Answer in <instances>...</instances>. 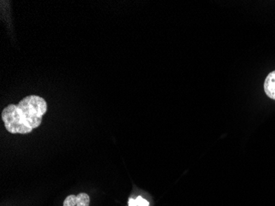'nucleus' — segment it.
I'll list each match as a JSON object with an SVG mask.
<instances>
[{"instance_id": "obj_1", "label": "nucleus", "mask_w": 275, "mask_h": 206, "mask_svg": "<svg viewBox=\"0 0 275 206\" xmlns=\"http://www.w3.org/2000/svg\"><path fill=\"white\" fill-rule=\"evenodd\" d=\"M47 111L44 98L36 95L24 97L19 104L8 105L2 112V120L6 130L11 134L31 133L42 124Z\"/></svg>"}, {"instance_id": "obj_2", "label": "nucleus", "mask_w": 275, "mask_h": 206, "mask_svg": "<svg viewBox=\"0 0 275 206\" xmlns=\"http://www.w3.org/2000/svg\"><path fill=\"white\" fill-rule=\"evenodd\" d=\"M264 89L268 97L275 101V70L269 73L265 78Z\"/></svg>"}, {"instance_id": "obj_3", "label": "nucleus", "mask_w": 275, "mask_h": 206, "mask_svg": "<svg viewBox=\"0 0 275 206\" xmlns=\"http://www.w3.org/2000/svg\"><path fill=\"white\" fill-rule=\"evenodd\" d=\"M90 197L87 194L80 193L77 196V206H89Z\"/></svg>"}, {"instance_id": "obj_4", "label": "nucleus", "mask_w": 275, "mask_h": 206, "mask_svg": "<svg viewBox=\"0 0 275 206\" xmlns=\"http://www.w3.org/2000/svg\"><path fill=\"white\" fill-rule=\"evenodd\" d=\"M63 206H77V196L70 195L63 201Z\"/></svg>"}, {"instance_id": "obj_5", "label": "nucleus", "mask_w": 275, "mask_h": 206, "mask_svg": "<svg viewBox=\"0 0 275 206\" xmlns=\"http://www.w3.org/2000/svg\"><path fill=\"white\" fill-rule=\"evenodd\" d=\"M135 206H149V202L144 200L142 196H138L135 200Z\"/></svg>"}, {"instance_id": "obj_6", "label": "nucleus", "mask_w": 275, "mask_h": 206, "mask_svg": "<svg viewBox=\"0 0 275 206\" xmlns=\"http://www.w3.org/2000/svg\"></svg>"}]
</instances>
